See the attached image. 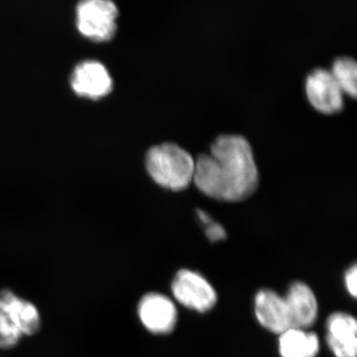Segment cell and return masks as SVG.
<instances>
[{
  "instance_id": "obj_5",
  "label": "cell",
  "mask_w": 357,
  "mask_h": 357,
  "mask_svg": "<svg viewBox=\"0 0 357 357\" xmlns=\"http://www.w3.org/2000/svg\"><path fill=\"white\" fill-rule=\"evenodd\" d=\"M305 91L312 109L319 114L335 115L344 109V95L330 70L318 68L309 73Z\"/></svg>"
},
{
  "instance_id": "obj_6",
  "label": "cell",
  "mask_w": 357,
  "mask_h": 357,
  "mask_svg": "<svg viewBox=\"0 0 357 357\" xmlns=\"http://www.w3.org/2000/svg\"><path fill=\"white\" fill-rule=\"evenodd\" d=\"M137 312L142 325L155 335H168L177 325V307L170 298L161 293L143 296Z\"/></svg>"
},
{
  "instance_id": "obj_4",
  "label": "cell",
  "mask_w": 357,
  "mask_h": 357,
  "mask_svg": "<svg viewBox=\"0 0 357 357\" xmlns=\"http://www.w3.org/2000/svg\"><path fill=\"white\" fill-rule=\"evenodd\" d=\"M171 289L174 298L192 311L208 312L218 302L215 289L203 275L194 270H178L174 277Z\"/></svg>"
},
{
  "instance_id": "obj_15",
  "label": "cell",
  "mask_w": 357,
  "mask_h": 357,
  "mask_svg": "<svg viewBox=\"0 0 357 357\" xmlns=\"http://www.w3.org/2000/svg\"><path fill=\"white\" fill-rule=\"evenodd\" d=\"M206 236L211 243H218L227 238V231L220 223L211 222L206 225Z\"/></svg>"
},
{
  "instance_id": "obj_1",
  "label": "cell",
  "mask_w": 357,
  "mask_h": 357,
  "mask_svg": "<svg viewBox=\"0 0 357 357\" xmlns=\"http://www.w3.org/2000/svg\"><path fill=\"white\" fill-rule=\"evenodd\" d=\"M194 180L204 196L241 203L250 198L259 185V171L250 143L239 134H222L211 143L206 153L195 159Z\"/></svg>"
},
{
  "instance_id": "obj_14",
  "label": "cell",
  "mask_w": 357,
  "mask_h": 357,
  "mask_svg": "<svg viewBox=\"0 0 357 357\" xmlns=\"http://www.w3.org/2000/svg\"><path fill=\"white\" fill-rule=\"evenodd\" d=\"M21 337L22 333L2 312H0V349H8L15 347Z\"/></svg>"
},
{
  "instance_id": "obj_16",
  "label": "cell",
  "mask_w": 357,
  "mask_h": 357,
  "mask_svg": "<svg viewBox=\"0 0 357 357\" xmlns=\"http://www.w3.org/2000/svg\"><path fill=\"white\" fill-rule=\"evenodd\" d=\"M357 267L356 264L352 265L347 269L344 274V285L347 292L351 297L356 298L357 295Z\"/></svg>"
},
{
  "instance_id": "obj_12",
  "label": "cell",
  "mask_w": 357,
  "mask_h": 357,
  "mask_svg": "<svg viewBox=\"0 0 357 357\" xmlns=\"http://www.w3.org/2000/svg\"><path fill=\"white\" fill-rule=\"evenodd\" d=\"M319 351L318 335L304 328H289L279 335L281 357H316Z\"/></svg>"
},
{
  "instance_id": "obj_7",
  "label": "cell",
  "mask_w": 357,
  "mask_h": 357,
  "mask_svg": "<svg viewBox=\"0 0 357 357\" xmlns=\"http://www.w3.org/2000/svg\"><path fill=\"white\" fill-rule=\"evenodd\" d=\"M70 86L77 96L100 100L112 91L114 82L109 70L96 61H84L75 68Z\"/></svg>"
},
{
  "instance_id": "obj_10",
  "label": "cell",
  "mask_w": 357,
  "mask_h": 357,
  "mask_svg": "<svg viewBox=\"0 0 357 357\" xmlns=\"http://www.w3.org/2000/svg\"><path fill=\"white\" fill-rule=\"evenodd\" d=\"M255 312L256 319L268 332L280 335L291 328L284 296L271 289H261L256 293Z\"/></svg>"
},
{
  "instance_id": "obj_11",
  "label": "cell",
  "mask_w": 357,
  "mask_h": 357,
  "mask_svg": "<svg viewBox=\"0 0 357 357\" xmlns=\"http://www.w3.org/2000/svg\"><path fill=\"white\" fill-rule=\"evenodd\" d=\"M0 312L18 328L22 335H32L39 331L41 318L38 309L29 301L21 299L13 291H0Z\"/></svg>"
},
{
  "instance_id": "obj_3",
  "label": "cell",
  "mask_w": 357,
  "mask_h": 357,
  "mask_svg": "<svg viewBox=\"0 0 357 357\" xmlns=\"http://www.w3.org/2000/svg\"><path fill=\"white\" fill-rule=\"evenodd\" d=\"M119 9L112 0H82L77 7L79 33L96 42L109 41L116 32Z\"/></svg>"
},
{
  "instance_id": "obj_8",
  "label": "cell",
  "mask_w": 357,
  "mask_h": 357,
  "mask_svg": "<svg viewBox=\"0 0 357 357\" xmlns=\"http://www.w3.org/2000/svg\"><path fill=\"white\" fill-rule=\"evenodd\" d=\"M326 342L335 357H357V321L347 312H335L326 319Z\"/></svg>"
},
{
  "instance_id": "obj_9",
  "label": "cell",
  "mask_w": 357,
  "mask_h": 357,
  "mask_svg": "<svg viewBox=\"0 0 357 357\" xmlns=\"http://www.w3.org/2000/svg\"><path fill=\"white\" fill-rule=\"evenodd\" d=\"M291 328L307 330L318 318L319 304L314 291L304 282L295 281L284 296Z\"/></svg>"
},
{
  "instance_id": "obj_13",
  "label": "cell",
  "mask_w": 357,
  "mask_h": 357,
  "mask_svg": "<svg viewBox=\"0 0 357 357\" xmlns=\"http://www.w3.org/2000/svg\"><path fill=\"white\" fill-rule=\"evenodd\" d=\"M331 74L344 96H357V64L351 57H338L333 61Z\"/></svg>"
},
{
  "instance_id": "obj_2",
  "label": "cell",
  "mask_w": 357,
  "mask_h": 357,
  "mask_svg": "<svg viewBox=\"0 0 357 357\" xmlns=\"http://www.w3.org/2000/svg\"><path fill=\"white\" fill-rule=\"evenodd\" d=\"M196 161L187 150L173 142L148 150L145 167L152 180L163 189L182 192L192 184Z\"/></svg>"
}]
</instances>
